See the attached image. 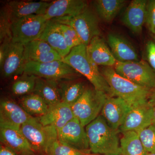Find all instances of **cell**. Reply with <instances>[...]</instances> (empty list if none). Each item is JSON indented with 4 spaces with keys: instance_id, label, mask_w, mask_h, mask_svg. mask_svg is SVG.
I'll return each mask as SVG.
<instances>
[{
    "instance_id": "30bf717a",
    "label": "cell",
    "mask_w": 155,
    "mask_h": 155,
    "mask_svg": "<svg viewBox=\"0 0 155 155\" xmlns=\"http://www.w3.org/2000/svg\"><path fill=\"white\" fill-rule=\"evenodd\" d=\"M153 107L148 101L131 106L119 131L138 132L153 124Z\"/></svg>"
},
{
    "instance_id": "ab89813d",
    "label": "cell",
    "mask_w": 155,
    "mask_h": 155,
    "mask_svg": "<svg viewBox=\"0 0 155 155\" xmlns=\"http://www.w3.org/2000/svg\"><path fill=\"white\" fill-rule=\"evenodd\" d=\"M85 155H96V154H86Z\"/></svg>"
},
{
    "instance_id": "4fadbf2b",
    "label": "cell",
    "mask_w": 155,
    "mask_h": 155,
    "mask_svg": "<svg viewBox=\"0 0 155 155\" xmlns=\"http://www.w3.org/2000/svg\"><path fill=\"white\" fill-rule=\"evenodd\" d=\"M24 54V45L12 41H10L5 60L1 67V74L3 78H10L24 73L25 64Z\"/></svg>"
},
{
    "instance_id": "4316f807",
    "label": "cell",
    "mask_w": 155,
    "mask_h": 155,
    "mask_svg": "<svg viewBox=\"0 0 155 155\" xmlns=\"http://www.w3.org/2000/svg\"><path fill=\"white\" fill-rule=\"evenodd\" d=\"M126 4L124 0H97L94 6L97 14L105 22H112Z\"/></svg>"
},
{
    "instance_id": "277c9868",
    "label": "cell",
    "mask_w": 155,
    "mask_h": 155,
    "mask_svg": "<svg viewBox=\"0 0 155 155\" xmlns=\"http://www.w3.org/2000/svg\"><path fill=\"white\" fill-rule=\"evenodd\" d=\"M108 95L95 89H86L78 101L71 106L74 116L84 127L99 116Z\"/></svg>"
},
{
    "instance_id": "7402d4cb",
    "label": "cell",
    "mask_w": 155,
    "mask_h": 155,
    "mask_svg": "<svg viewBox=\"0 0 155 155\" xmlns=\"http://www.w3.org/2000/svg\"><path fill=\"white\" fill-rule=\"evenodd\" d=\"M107 41L116 61L127 62L139 61L135 48L126 39L116 34L110 33L108 35Z\"/></svg>"
},
{
    "instance_id": "e575fe53",
    "label": "cell",
    "mask_w": 155,
    "mask_h": 155,
    "mask_svg": "<svg viewBox=\"0 0 155 155\" xmlns=\"http://www.w3.org/2000/svg\"><path fill=\"white\" fill-rule=\"evenodd\" d=\"M147 58L148 64L155 71V42L149 41L147 43L146 47Z\"/></svg>"
},
{
    "instance_id": "8992f818",
    "label": "cell",
    "mask_w": 155,
    "mask_h": 155,
    "mask_svg": "<svg viewBox=\"0 0 155 155\" xmlns=\"http://www.w3.org/2000/svg\"><path fill=\"white\" fill-rule=\"evenodd\" d=\"M52 19L60 24L72 27L79 35L82 44L86 46L88 45L94 38L101 35L97 18L88 8L77 16Z\"/></svg>"
},
{
    "instance_id": "5bb4252c",
    "label": "cell",
    "mask_w": 155,
    "mask_h": 155,
    "mask_svg": "<svg viewBox=\"0 0 155 155\" xmlns=\"http://www.w3.org/2000/svg\"><path fill=\"white\" fill-rule=\"evenodd\" d=\"M50 3L32 1H12L5 6L6 12L12 24L17 19L31 15H44Z\"/></svg>"
},
{
    "instance_id": "cb8c5ba5",
    "label": "cell",
    "mask_w": 155,
    "mask_h": 155,
    "mask_svg": "<svg viewBox=\"0 0 155 155\" xmlns=\"http://www.w3.org/2000/svg\"><path fill=\"white\" fill-rule=\"evenodd\" d=\"M33 93L41 97L49 107L62 102L57 81L37 77Z\"/></svg>"
},
{
    "instance_id": "484cf974",
    "label": "cell",
    "mask_w": 155,
    "mask_h": 155,
    "mask_svg": "<svg viewBox=\"0 0 155 155\" xmlns=\"http://www.w3.org/2000/svg\"><path fill=\"white\" fill-rule=\"evenodd\" d=\"M120 139L121 155H147L137 132L134 131L122 132Z\"/></svg>"
},
{
    "instance_id": "ba28073f",
    "label": "cell",
    "mask_w": 155,
    "mask_h": 155,
    "mask_svg": "<svg viewBox=\"0 0 155 155\" xmlns=\"http://www.w3.org/2000/svg\"><path fill=\"white\" fill-rule=\"evenodd\" d=\"M24 73L57 81L76 78L79 74L63 60L44 63L28 62L24 66Z\"/></svg>"
},
{
    "instance_id": "9c48e42d",
    "label": "cell",
    "mask_w": 155,
    "mask_h": 155,
    "mask_svg": "<svg viewBox=\"0 0 155 155\" xmlns=\"http://www.w3.org/2000/svg\"><path fill=\"white\" fill-rule=\"evenodd\" d=\"M20 129L34 151L45 153L50 139L57 131L55 127L44 126L37 118L33 117L22 124Z\"/></svg>"
},
{
    "instance_id": "e0dca14e",
    "label": "cell",
    "mask_w": 155,
    "mask_h": 155,
    "mask_svg": "<svg viewBox=\"0 0 155 155\" xmlns=\"http://www.w3.org/2000/svg\"><path fill=\"white\" fill-rule=\"evenodd\" d=\"M24 45L25 63H48L63 60V58L47 43L41 40H36Z\"/></svg>"
},
{
    "instance_id": "f1b7e54d",
    "label": "cell",
    "mask_w": 155,
    "mask_h": 155,
    "mask_svg": "<svg viewBox=\"0 0 155 155\" xmlns=\"http://www.w3.org/2000/svg\"><path fill=\"white\" fill-rule=\"evenodd\" d=\"M45 153L47 155H85L90 153L76 149L61 142L58 138V131L50 139Z\"/></svg>"
},
{
    "instance_id": "ffe728a7",
    "label": "cell",
    "mask_w": 155,
    "mask_h": 155,
    "mask_svg": "<svg viewBox=\"0 0 155 155\" xmlns=\"http://www.w3.org/2000/svg\"><path fill=\"white\" fill-rule=\"evenodd\" d=\"M75 117L71 106L61 102L50 107L44 115L37 118L44 126H51L58 130Z\"/></svg>"
},
{
    "instance_id": "1f68e13d",
    "label": "cell",
    "mask_w": 155,
    "mask_h": 155,
    "mask_svg": "<svg viewBox=\"0 0 155 155\" xmlns=\"http://www.w3.org/2000/svg\"><path fill=\"white\" fill-rule=\"evenodd\" d=\"M59 25L67 45L70 49L79 45L83 44L79 35L72 27L60 23H59Z\"/></svg>"
},
{
    "instance_id": "7a4b0ae2",
    "label": "cell",
    "mask_w": 155,
    "mask_h": 155,
    "mask_svg": "<svg viewBox=\"0 0 155 155\" xmlns=\"http://www.w3.org/2000/svg\"><path fill=\"white\" fill-rule=\"evenodd\" d=\"M63 61L86 77L95 89L114 96L105 79L99 70L98 66L89 55L87 46L81 44L72 48L70 53L63 58Z\"/></svg>"
},
{
    "instance_id": "3957f363",
    "label": "cell",
    "mask_w": 155,
    "mask_h": 155,
    "mask_svg": "<svg viewBox=\"0 0 155 155\" xmlns=\"http://www.w3.org/2000/svg\"><path fill=\"white\" fill-rule=\"evenodd\" d=\"M101 72L113 95L125 100L131 106L148 101L153 90L140 86L122 77L112 67H104Z\"/></svg>"
},
{
    "instance_id": "d6986e66",
    "label": "cell",
    "mask_w": 155,
    "mask_h": 155,
    "mask_svg": "<svg viewBox=\"0 0 155 155\" xmlns=\"http://www.w3.org/2000/svg\"><path fill=\"white\" fill-rule=\"evenodd\" d=\"M147 3L146 0L131 1L122 17V23L135 34L141 33L145 23Z\"/></svg>"
},
{
    "instance_id": "8fae6325",
    "label": "cell",
    "mask_w": 155,
    "mask_h": 155,
    "mask_svg": "<svg viewBox=\"0 0 155 155\" xmlns=\"http://www.w3.org/2000/svg\"><path fill=\"white\" fill-rule=\"evenodd\" d=\"M57 131L58 138L62 142L79 150L90 152L85 128L77 118L75 117Z\"/></svg>"
},
{
    "instance_id": "f35d334b",
    "label": "cell",
    "mask_w": 155,
    "mask_h": 155,
    "mask_svg": "<svg viewBox=\"0 0 155 155\" xmlns=\"http://www.w3.org/2000/svg\"><path fill=\"white\" fill-rule=\"evenodd\" d=\"M147 155H155V152L152 153H149Z\"/></svg>"
},
{
    "instance_id": "44dd1931",
    "label": "cell",
    "mask_w": 155,
    "mask_h": 155,
    "mask_svg": "<svg viewBox=\"0 0 155 155\" xmlns=\"http://www.w3.org/2000/svg\"><path fill=\"white\" fill-rule=\"evenodd\" d=\"M39 39L47 43L63 59L71 51L65 41L64 35L59 27V23L53 19L48 20Z\"/></svg>"
},
{
    "instance_id": "ac0fdd59",
    "label": "cell",
    "mask_w": 155,
    "mask_h": 155,
    "mask_svg": "<svg viewBox=\"0 0 155 155\" xmlns=\"http://www.w3.org/2000/svg\"><path fill=\"white\" fill-rule=\"evenodd\" d=\"M20 105L8 98L1 100L0 103V125L20 128L31 118Z\"/></svg>"
},
{
    "instance_id": "d4e9b609",
    "label": "cell",
    "mask_w": 155,
    "mask_h": 155,
    "mask_svg": "<svg viewBox=\"0 0 155 155\" xmlns=\"http://www.w3.org/2000/svg\"><path fill=\"white\" fill-rule=\"evenodd\" d=\"M62 102L72 106L81 97L86 88L82 82L75 78L58 81Z\"/></svg>"
},
{
    "instance_id": "836d02e7",
    "label": "cell",
    "mask_w": 155,
    "mask_h": 155,
    "mask_svg": "<svg viewBox=\"0 0 155 155\" xmlns=\"http://www.w3.org/2000/svg\"><path fill=\"white\" fill-rule=\"evenodd\" d=\"M145 23L150 31L154 34L155 31V0L147 1L146 7Z\"/></svg>"
},
{
    "instance_id": "8d00e7d4",
    "label": "cell",
    "mask_w": 155,
    "mask_h": 155,
    "mask_svg": "<svg viewBox=\"0 0 155 155\" xmlns=\"http://www.w3.org/2000/svg\"><path fill=\"white\" fill-rule=\"evenodd\" d=\"M148 102L153 107H155V88L152 91L149 99Z\"/></svg>"
},
{
    "instance_id": "6da1fadb",
    "label": "cell",
    "mask_w": 155,
    "mask_h": 155,
    "mask_svg": "<svg viewBox=\"0 0 155 155\" xmlns=\"http://www.w3.org/2000/svg\"><path fill=\"white\" fill-rule=\"evenodd\" d=\"M85 128L91 152L100 155H121L118 130L110 127L101 115Z\"/></svg>"
},
{
    "instance_id": "5b68a950",
    "label": "cell",
    "mask_w": 155,
    "mask_h": 155,
    "mask_svg": "<svg viewBox=\"0 0 155 155\" xmlns=\"http://www.w3.org/2000/svg\"><path fill=\"white\" fill-rule=\"evenodd\" d=\"M48 21L43 15H37L15 20L11 25L12 41L24 45L39 39Z\"/></svg>"
},
{
    "instance_id": "2e32d148",
    "label": "cell",
    "mask_w": 155,
    "mask_h": 155,
    "mask_svg": "<svg viewBox=\"0 0 155 155\" xmlns=\"http://www.w3.org/2000/svg\"><path fill=\"white\" fill-rule=\"evenodd\" d=\"M0 139L5 145L19 155H33L34 151L20 128L0 125Z\"/></svg>"
},
{
    "instance_id": "9a60e30c",
    "label": "cell",
    "mask_w": 155,
    "mask_h": 155,
    "mask_svg": "<svg viewBox=\"0 0 155 155\" xmlns=\"http://www.w3.org/2000/svg\"><path fill=\"white\" fill-rule=\"evenodd\" d=\"M88 8L87 3L82 0H57L50 3L43 15L47 20L65 17H74Z\"/></svg>"
},
{
    "instance_id": "4dcf8cb0",
    "label": "cell",
    "mask_w": 155,
    "mask_h": 155,
    "mask_svg": "<svg viewBox=\"0 0 155 155\" xmlns=\"http://www.w3.org/2000/svg\"><path fill=\"white\" fill-rule=\"evenodd\" d=\"M137 133L147 151L155 152V125L152 124Z\"/></svg>"
},
{
    "instance_id": "d6a6232c",
    "label": "cell",
    "mask_w": 155,
    "mask_h": 155,
    "mask_svg": "<svg viewBox=\"0 0 155 155\" xmlns=\"http://www.w3.org/2000/svg\"><path fill=\"white\" fill-rule=\"evenodd\" d=\"M0 41L12 40L11 34V22L5 8L1 9L0 16Z\"/></svg>"
},
{
    "instance_id": "52a82bcc",
    "label": "cell",
    "mask_w": 155,
    "mask_h": 155,
    "mask_svg": "<svg viewBox=\"0 0 155 155\" xmlns=\"http://www.w3.org/2000/svg\"><path fill=\"white\" fill-rule=\"evenodd\" d=\"M114 69L119 75L137 85L151 90L155 88V71L145 61H117Z\"/></svg>"
},
{
    "instance_id": "74e56055",
    "label": "cell",
    "mask_w": 155,
    "mask_h": 155,
    "mask_svg": "<svg viewBox=\"0 0 155 155\" xmlns=\"http://www.w3.org/2000/svg\"><path fill=\"white\" fill-rule=\"evenodd\" d=\"M153 124L155 125V107H153Z\"/></svg>"
},
{
    "instance_id": "603a6c76",
    "label": "cell",
    "mask_w": 155,
    "mask_h": 155,
    "mask_svg": "<svg viewBox=\"0 0 155 155\" xmlns=\"http://www.w3.org/2000/svg\"><path fill=\"white\" fill-rule=\"evenodd\" d=\"M87 48L90 57L98 66L112 67L116 64V59L104 40L101 36L94 38Z\"/></svg>"
},
{
    "instance_id": "60d3db41",
    "label": "cell",
    "mask_w": 155,
    "mask_h": 155,
    "mask_svg": "<svg viewBox=\"0 0 155 155\" xmlns=\"http://www.w3.org/2000/svg\"><path fill=\"white\" fill-rule=\"evenodd\" d=\"M154 35H155V31Z\"/></svg>"
},
{
    "instance_id": "83f0119b",
    "label": "cell",
    "mask_w": 155,
    "mask_h": 155,
    "mask_svg": "<svg viewBox=\"0 0 155 155\" xmlns=\"http://www.w3.org/2000/svg\"><path fill=\"white\" fill-rule=\"evenodd\" d=\"M19 105L31 117L39 118L47 112L49 107L41 97L33 93L22 97Z\"/></svg>"
},
{
    "instance_id": "7c38bea8",
    "label": "cell",
    "mask_w": 155,
    "mask_h": 155,
    "mask_svg": "<svg viewBox=\"0 0 155 155\" xmlns=\"http://www.w3.org/2000/svg\"><path fill=\"white\" fill-rule=\"evenodd\" d=\"M131 107L121 98L108 95L101 112V115L110 127L119 130Z\"/></svg>"
},
{
    "instance_id": "d590c367",
    "label": "cell",
    "mask_w": 155,
    "mask_h": 155,
    "mask_svg": "<svg viewBox=\"0 0 155 155\" xmlns=\"http://www.w3.org/2000/svg\"><path fill=\"white\" fill-rule=\"evenodd\" d=\"M0 155H19L16 152L5 145H0Z\"/></svg>"
},
{
    "instance_id": "f546056e",
    "label": "cell",
    "mask_w": 155,
    "mask_h": 155,
    "mask_svg": "<svg viewBox=\"0 0 155 155\" xmlns=\"http://www.w3.org/2000/svg\"><path fill=\"white\" fill-rule=\"evenodd\" d=\"M37 76L28 73H23L19 75L11 86V91L16 96H24L33 92Z\"/></svg>"
}]
</instances>
